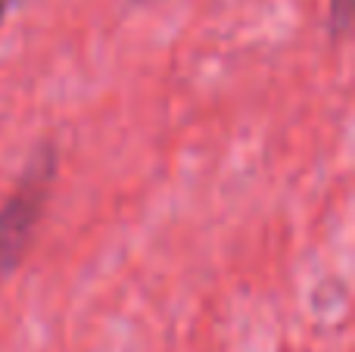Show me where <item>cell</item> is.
<instances>
[{"mask_svg":"<svg viewBox=\"0 0 355 352\" xmlns=\"http://www.w3.org/2000/svg\"><path fill=\"white\" fill-rule=\"evenodd\" d=\"M352 3L355 0H331V28H334V35H346V31H349Z\"/></svg>","mask_w":355,"mask_h":352,"instance_id":"cell-2","label":"cell"},{"mask_svg":"<svg viewBox=\"0 0 355 352\" xmlns=\"http://www.w3.org/2000/svg\"><path fill=\"white\" fill-rule=\"evenodd\" d=\"M135 3H150V0H135Z\"/></svg>","mask_w":355,"mask_h":352,"instance_id":"cell-4","label":"cell"},{"mask_svg":"<svg viewBox=\"0 0 355 352\" xmlns=\"http://www.w3.org/2000/svg\"><path fill=\"white\" fill-rule=\"evenodd\" d=\"M53 178H56L53 147L35 150V156L28 159L22 178H19L16 191L0 206V278H6L22 262L25 249H28L31 237H35L37 222L44 215Z\"/></svg>","mask_w":355,"mask_h":352,"instance_id":"cell-1","label":"cell"},{"mask_svg":"<svg viewBox=\"0 0 355 352\" xmlns=\"http://www.w3.org/2000/svg\"><path fill=\"white\" fill-rule=\"evenodd\" d=\"M10 3H12V0H0V25H3V16L10 12Z\"/></svg>","mask_w":355,"mask_h":352,"instance_id":"cell-3","label":"cell"}]
</instances>
